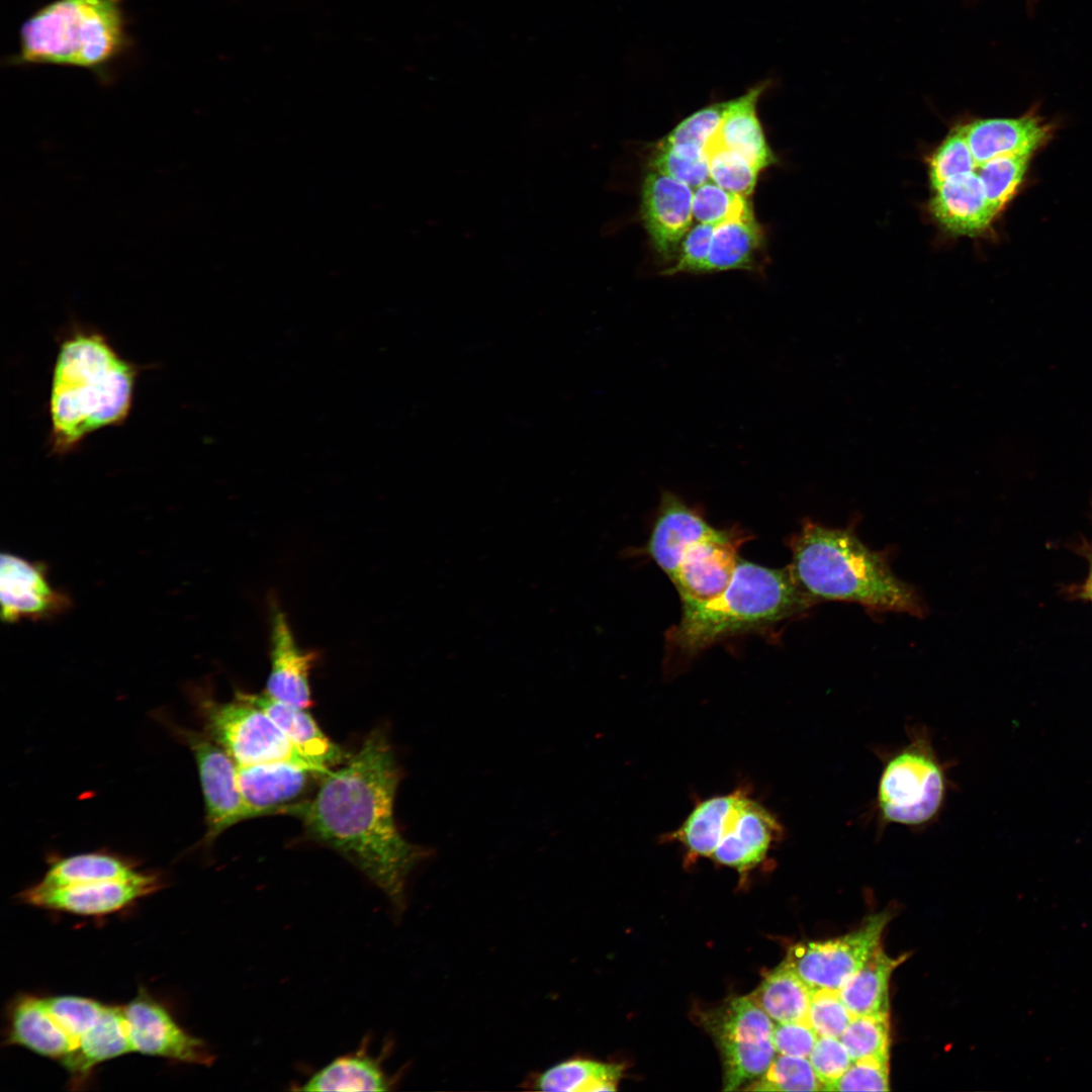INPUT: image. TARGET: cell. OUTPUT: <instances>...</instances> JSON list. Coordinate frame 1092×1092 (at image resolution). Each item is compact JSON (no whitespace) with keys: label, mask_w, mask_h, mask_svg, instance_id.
Segmentation results:
<instances>
[{"label":"cell","mask_w":1092,"mask_h":1092,"mask_svg":"<svg viewBox=\"0 0 1092 1092\" xmlns=\"http://www.w3.org/2000/svg\"><path fill=\"white\" fill-rule=\"evenodd\" d=\"M747 534L738 527L716 529L684 552L670 579L681 604H699L720 596L729 585L738 560V549Z\"/></svg>","instance_id":"cell-12"},{"label":"cell","mask_w":1092,"mask_h":1092,"mask_svg":"<svg viewBox=\"0 0 1092 1092\" xmlns=\"http://www.w3.org/2000/svg\"><path fill=\"white\" fill-rule=\"evenodd\" d=\"M8 1042L61 1063L72 1050L69 1038L47 1009L43 997L34 995L19 996L12 1004Z\"/></svg>","instance_id":"cell-24"},{"label":"cell","mask_w":1092,"mask_h":1092,"mask_svg":"<svg viewBox=\"0 0 1092 1092\" xmlns=\"http://www.w3.org/2000/svg\"><path fill=\"white\" fill-rule=\"evenodd\" d=\"M170 727L194 755L204 801L203 842L209 845L233 825L251 818L238 784V764L203 731Z\"/></svg>","instance_id":"cell-11"},{"label":"cell","mask_w":1092,"mask_h":1092,"mask_svg":"<svg viewBox=\"0 0 1092 1092\" xmlns=\"http://www.w3.org/2000/svg\"><path fill=\"white\" fill-rule=\"evenodd\" d=\"M715 226L698 222L690 229L680 242L678 258L662 274L703 273Z\"/></svg>","instance_id":"cell-43"},{"label":"cell","mask_w":1092,"mask_h":1092,"mask_svg":"<svg viewBox=\"0 0 1092 1092\" xmlns=\"http://www.w3.org/2000/svg\"><path fill=\"white\" fill-rule=\"evenodd\" d=\"M976 169V162L960 125L944 139L928 160L931 188L954 176L975 172Z\"/></svg>","instance_id":"cell-39"},{"label":"cell","mask_w":1092,"mask_h":1092,"mask_svg":"<svg viewBox=\"0 0 1092 1092\" xmlns=\"http://www.w3.org/2000/svg\"><path fill=\"white\" fill-rule=\"evenodd\" d=\"M788 545L792 552L788 567L816 603H855L873 612L919 618L927 613L918 590L892 571L887 552L870 549L853 526L828 528L806 519Z\"/></svg>","instance_id":"cell-2"},{"label":"cell","mask_w":1092,"mask_h":1092,"mask_svg":"<svg viewBox=\"0 0 1092 1092\" xmlns=\"http://www.w3.org/2000/svg\"><path fill=\"white\" fill-rule=\"evenodd\" d=\"M623 1070L621 1064L572 1056L543 1071L532 1073L522 1086L527 1090L548 1092L615 1091Z\"/></svg>","instance_id":"cell-26"},{"label":"cell","mask_w":1092,"mask_h":1092,"mask_svg":"<svg viewBox=\"0 0 1092 1092\" xmlns=\"http://www.w3.org/2000/svg\"><path fill=\"white\" fill-rule=\"evenodd\" d=\"M1087 590H1088V594H1089V596H1090V598L1092 600V569H1091L1090 577H1089V580H1088V588H1087Z\"/></svg>","instance_id":"cell-46"},{"label":"cell","mask_w":1092,"mask_h":1092,"mask_svg":"<svg viewBox=\"0 0 1092 1092\" xmlns=\"http://www.w3.org/2000/svg\"><path fill=\"white\" fill-rule=\"evenodd\" d=\"M809 1061L826 1087L837 1080L852 1064L846 1048L838 1037L818 1036Z\"/></svg>","instance_id":"cell-44"},{"label":"cell","mask_w":1092,"mask_h":1092,"mask_svg":"<svg viewBox=\"0 0 1092 1092\" xmlns=\"http://www.w3.org/2000/svg\"><path fill=\"white\" fill-rule=\"evenodd\" d=\"M270 673L265 694L277 701L307 709L312 705L309 673L314 653L300 649L276 602L270 605Z\"/></svg>","instance_id":"cell-18"},{"label":"cell","mask_w":1092,"mask_h":1092,"mask_svg":"<svg viewBox=\"0 0 1092 1092\" xmlns=\"http://www.w3.org/2000/svg\"><path fill=\"white\" fill-rule=\"evenodd\" d=\"M0 596L7 624L51 620L72 607L69 595L52 585L46 564L11 553L1 555Z\"/></svg>","instance_id":"cell-15"},{"label":"cell","mask_w":1092,"mask_h":1092,"mask_svg":"<svg viewBox=\"0 0 1092 1092\" xmlns=\"http://www.w3.org/2000/svg\"><path fill=\"white\" fill-rule=\"evenodd\" d=\"M889 1059L867 1057L849 1068L825 1091H889Z\"/></svg>","instance_id":"cell-42"},{"label":"cell","mask_w":1092,"mask_h":1092,"mask_svg":"<svg viewBox=\"0 0 1092 1092\" xmlns=\"http://www.w3.org/2000/svg\"><path fill=\"white\" fill-rule=\"evenodd\" d=\"M714 530L700 511L663 491L645 551L671 579L688 547Z\"/></svg>","instance_id":"cell-19"},{"label":"cell","mask_w":1092,"mask_h":1092,"mask_svg":"<svg viewBox=\"0 0 1092 1092\" xmlns=\"http://www.w3.org/2000/svg\"><path fill=\"white\" fill-rule=\"evenodd\" d=\"M904 953L889 957L879 946L866 964L838 990L839 996L853 1016L889 1013V987L894 970L907 960Z\"/></svg>","instance_id":"cell-28"},{"label":"cell","mask_w":1092,"mask_h":1092,"mask_svg":"<svg viewBox=\"0 0 1092 1092\" xmlns=\"http://www.w3.org/2000/svg\"><path fill=\"white\" fill-rule=\"evenodd\" d=\"M694 190L656 170L647 172L641 187V216L655 250L675 253L693 220Z\"/></svg>","instance_id":"cell-17"},{"label":"cell","mask_w":1092,"mask_h":1092,"mask_svg":"<svg viewBox=\"0 0 1092 1092\" xmlns=\"http://www.w3.org/2000/svg\"><path fill=\"white\" fill-rule=\"evenodd\" d=\"M839 1039L852 1061L867 1057L889 1059V1013L853 1016Z\"/></svg>","instance_id":"cell-37"},{"label":"cell","mask_w":1092,"mask_h":1092,"mask_svg":"<svg viewBox=\"0 0 1092 1092\" xmlns=\"http://www.w3.org/2000/svg\"><path fill=\"white\" fill-rule=\"evenodd\" d=\"M817 1038L807 1019L774 1025L772 1042L780 1055L808 1058Z\"/></svg>","instance_id":"cell-45"},{"label":"cell","mask_w":1092,"mask_h":1092,"mask_svg":"<svg viewBox=\"0 0 1092 1092\" xmlns=\"http://www.w3.org/2000/svg\"><path fill=\"white\" fill-rule=\"evenodd\" d=\"M768 85V81L758 82L744 94L728 100L720 128L709 145L741 155L760 172L777 161L757 115L758 100Z\"/></svg>","instance_id":"cell-23"},{"label":"cell","mask_w":1092,"mask_h":1092,"mask_svg":"<svg viewBox=\"0 0 1092 1092\" xmlns=\"http://www.w3.org/2000/svg\"><path fill=\"white\" fill-rule=\"evenodd\" d=\"M929 210L948 233L978 236L985 233L997 215L975 172L954 176L933 188Z\"/></svg>","instance_id":"cell-21"},{"label":"cell","mask_w":1092,"mask_h":1092,"mask_svg":"<svg viewBox=\"0 0 1092 1092\" xmlns=\"http://www.w3.org/2000/svg\"><path fill=\"white\" fill-rule=\"evenodd\" d=\"M43 1002L71 1042L72 1050L68 1057L75 1052L81 1037L96 1023L106 1006L90 998L71 995L43 997Z\"/></svg>","instance_id":"cell-36"},{"label":"cell","mask_w":1092,"mask_h":1092,"mask_svg":"<svg viewBox=\"0 0 1092 1092\" xmlns=\"http://www.w3.org/2000/svg\"><path fill=\"white\" fill-rule=\"evenodd\" d=\"M126 44L120 0H55L28 17L14 64L79 67L104 74Z\"/></svg>","instance_id":"cell-6"},{"label":"cell","mask_w":1092,"mask_h":1092,"mask_svg":"<svg viewBox=\"0 0 1092 1092\" xmlns=\"http://www.w3.org/2000/svg\"><path fill=\"white\" fill-rule=\"evenodd\" d=\"M1031 155L1016 154L992 159L977 167L986 197L1001 211L1022 183Z\"/></svg>","instance_id":"cell-33"},{"label":"cell","mask_w":1092,"mask_h":1092,"mask_svg":"<svg viewBox=\"0 0 1092 1092\" xmlns=\"http://www.w3.org/2000/svg\"><path fill=\"white\" fill-rule=\"evenodd\" d=\"M977 167L1001 156L1029 154L1051 139V125L1034 113L977 119L961 125Z\"/></svg>","instance_id":"cell-20"},{"label":"cell","mask_w":1092,"mask_h":1092,"mask_svg":"<svg viewBox=\"0 0 1092 1092\" xmlns=\"http://www.w3.org/2000/svg\"><path fill=\"white\" fill-rule=\"evenodd\" d=\"M909 741L884 762L877 790V810L884 824H929L947 793L945 766L922 726L908 730Z\"/></svg>","instance_id":"cell-7"},{"label":"cell","mask_w":1092,"mask_h":1092,"mask_svg":"<svg viewBox=\"0 0 1092 1092\" xmlns=\"http://www.w3.org/2000/svg\"><path fill=\"white\" fill-rule=\"evenodd\" d=\"M326 774L290 761L238 765L240 792L251 818L282 815L302 801L314 782Z\"/></svg>","instance_id":"cell-16"},{"label":"cell","mask_w":1092,"mask_h":1092,"mask_svg":"<svg viewBox=\"0 0 1092 1092\" xmlns=\"http://www.w3.org/2000/svg\"><path fill=\"white\" fill-rule=\"evenodd\" d=\"M817 604L797 583L789 567L767 568L739 558L727 588L717 598L682 604L679 622L665 635L667 671L728 637L763 631L799 617Z\"/></svg>","instance_id":"cell-4"},{"label":"cell","mask_w":1092,"mask_h":1092,"mask_svg":"<svg viewBox=\"0 0 1092 1092\" xmlns=\"http://www.w3.org/2000/svg\"><path fill=\"white\" fill-rule=\"evenodd\" d=\"M382 1058L367 1052L366 1043L357 1052L336 1058L316 1071L299 1088L301 1091H387L394 1081L385 1072Z\"/></svg>","instance_id":"cell-27"},{"label":"cell","mask_w":1092,"mask_h":1092,"mask_svg":"<svg viewBox=\"0 0 1092 1092\" xmlns=\"http://www.w3.org/2000/svg\"><path fill=\"white\" fill-rule=\"evenodd\" d=\"M692 211L698 222L713 225L754 215L746 196L725 190L710 180L695 189Z\"/></svg>","instance_id":"cell-35"},{"label":"cell","mask_w":1092,"mask_h":1092,"mask_svg":"<svg viewBox=\"0 0 1092 1092\" xmlns=\"http://www.w3.org/2000/svg\"><path fill=\"white\" fill-rule=\"evenodd\" d=\"M132 1052L187 1064L210 1066L214 1056L200 1038L186 1032L147 992L123 1005Z\"/></svg>","instance_id":"cell-14"},{"label":"cell","mask_w":1092,"mask_h":1092,"mask_svg":"<svg viewBox=\"0 0 1092 1092\" xmlns=\"http://www.w3.org/2000/svg\"><path fill=\"white\" fill-rule=\"evenodd\" d=\"M236 694L262 709L294 748L313 764L331 769L344 763L350 756L322 731L314 719L305 712L306 709L277 701L265 693L259 695L238 690Z\"/></svg>","instance_id":"cell-22"},{"label":"cell","mask_w":1092,"mask_h":1092,"mask_svg":"<svg viewBox=\"0 0 1092 1092\" xmlns=\"http://www.w3.org/2000/svg\"><path fill=\"white\" fill-rule=\"evenodd\" d=\"M190 695L201 719L203 732L221 746L238 765L290 761L323 774L331 770L304 758L262 709L236 693L229 702L215 700L209 690L202 687H193Z\"/></svg>","instance_id":"cell-8"},{"label":"cell","mask_w":1092,"mask_h":1092,"mask_svg":"<svg viewBox=\"0 0 1092 1092\" xmlns=\"http://www.w3.org/2000/svg\"><path fill=\"white\" fill-rule=\"evenodd\" d=\"M131 1052L123 1006L106 1004L96 1023L62 1065L76 1085L87 1079L98 1064Z\"/></svg>","instance_id":"cell-25"},{"label":"cell","mask_w":1092,"mask_h":1092,"mask_svg":"<svg viewBox=\"0 0 1092 1092\" xmlns=\"http://www.w3.org/2000/svg\"><path fill=\"white\" fill-rule=\"evenodd\" d=\"M160 888L158 875L135 872L125 878L67 887H44L37 883L24 890L20 899L35 907L100 916L119 911Z\"/></svg>","instance_id":"cell-13"},{"label":"cell","mask_w":1092,"mask_h":1092,"mask_svg":"<svg viewBox=\"0 0 1092 1092\" xmlns=\"http://www.w3.org/2000/svg\"><path fill=\"white\" fill-rule=\"evenodd\" d=\"M728 101L709 104L679 121L661 141L703 149L711 144L722 123Z\"/></svg>","instance_id":"cell-40"},{"label":"cell","mask_w":1092,"mask_h":1092,"mask_svg":"<svg viewBox=\"0 0 1092 1092\" xmlns=\"http://www.w3.org/2000/svg\"><path fill=\"white\" fill-rule=\"evenodd\" d=\"M710 180L730 192L748 196L753 192L760 171L741 155L712 145L706 149Z\"/></svg>","instance_id":"cell-38"},{"label":"cell","mask_w":1092,"mask_h":1092,"mask_svg":"<svg viewBox=\"0 0 1092 1092\" xmlns=\"http://www.w3.org/2000/svg\"><path fill=\"white\" fill-rule=\"evenodd\" d=\"M401 779L387 732L373 729L340 768L320 781L315 793L288 806L305 835L357 868L388 899L395 916L406 907L411 874L432 850L410 842L394 818Z\"/></svg>","instance_id":"cell-1"},{"label":"cell","mask_w":1092,"mask_h":1092,"mask_svg":"<svg viewBox=\"0 0 1092 1092\" xmlns=\"http://www.w3.org/2000/svg\"><path fill=\"white\" fill-rule=\"evenodd\" d=\"M754 1091H824L810 1061L804 1057L780 1055L766 1072L749 1084Z\"/></svg>","instance_id":"cell-34"},{"label":"cell","mask_w":1092,"mask_h":1092,"mask_svg":"<svg viewBox=\"0 0 1092 1092\" xmlns=\"http://www.w3.org/2000/svg\"><path fill=\"white\" fill-rule=\"evenodd\" d=\"M139 368L100 333L75 330L61 343L50 396L51 451L66 454L89 434L127 418Z\"/></svg>","instance_id":"cell-3"},{"label":"cell","mask_w":1092,"mask_h":1092,"mask_svg":"<svg viewBox=\"0 0 1092 1092\" xmlns=\"http://www.w3.org/2000/svg\"><path fill=\"white\" fill-rule=\"evenodd\" d=\"M762 235L754 215L716 225L703 273L756 270V256L762 245Z\"/></svg>","instance_id":"cell-29"},{"label":"cell","mask_w":1092,"mask_h":1092,"mask_svg":"<svg viewBox=\"0 0 1092 1092\" xmlns=\"http://www.w3.org/2000/svg\"><path fill=\"white\" fill-rule=\"evenodd\" d=\"M890 919V912H880L842 936L796 943L785 962L813 989L839 990L880 946Z\"/></svg>","instance_id":"cell-10"},{"label":"cell","mask_w":1092,"mask_h":1092,"mask_svg":"<svg viewBox=\"0 0 1092 1092\" xmlns=\"http://www.w3.org/2000/svg\"><path fill=\"white\" fill-rule=\"evenodd\" d=\"M129 858L105 851L79 853L55 858L38 883L44 887H67L115 880L135 873Z\"/></svg>","instance_id":"cell-31"},{"label":"cell","mask_w":1092,"mask_h":1092,"mask_svg":"<svg viewBox=\"0 0 1092 1092\" xmlns=\"http://www.w3.org/2000/svg\"><path fill=\"white\" fill-rule=\"evenodd\" d=\"M853 1015L842 1002L838 990L816 989L807 1020L818 1036L840 1037Z\"/></svg>","instance_id":"cell-41"},{"label":"cell","mask_w":1092,"mask_h":1092,"mask_svg":"<svg viewBox=\"0 0 1092 1092\" xmlns=\"http://www.w3.org/2000/svg\"><path fill=\"white\" fill-rule=\"evenodd\" d=\"M784 837L777 815L742 785L730 793L697 800L682 823L659 841L678 843L688 864L707 857L744 877L761 866Z\"/></svg>","instance_id":"cell-5"},{"label":"cell","mask_w":1092,"mask_h":1092,"mask_svg":"<svg viewBox=\"0 0 1092 1092\" xmlns=\"http://www.w3.org/2000/svg\"><path fill=\"white\" fill-rule=\"evenodd\" d=\"M649 169L674 178L693 189L710 180L708 153L695 145L660 141L651 153Z\"/></svg>","instance_id":"cell-32"},{"label":"cell","mask_w":1092,"mask_h":1092,"mask_svg":"<svg viewBox=\"0 0 1092 1092\" xmlns=\"http://www.w3.org/2000/svg\"><path fill=\"white\" fill-rule=\"evenodd\" d=\"M815 989L786 962L766 974L750 996L777 1022L807 1019Z\"/></svg>","instance_id":"cell-30"},{"label":"cell","mask_w":1092,"mask_h":1092,"mask_svg":"<svg viewBox=\"0 0 1092 1092\" xmlns=\"http://www.w3.org/2000/svg\"><path fill=\"white\" fill-rule=\"evenodd\" d=\"M723 1060L724 1090L760 1078L776 1058L770 1017L750 997H736L706 1019Z\"/></svg>","instance_id":"cell-9"}]
</instances>
